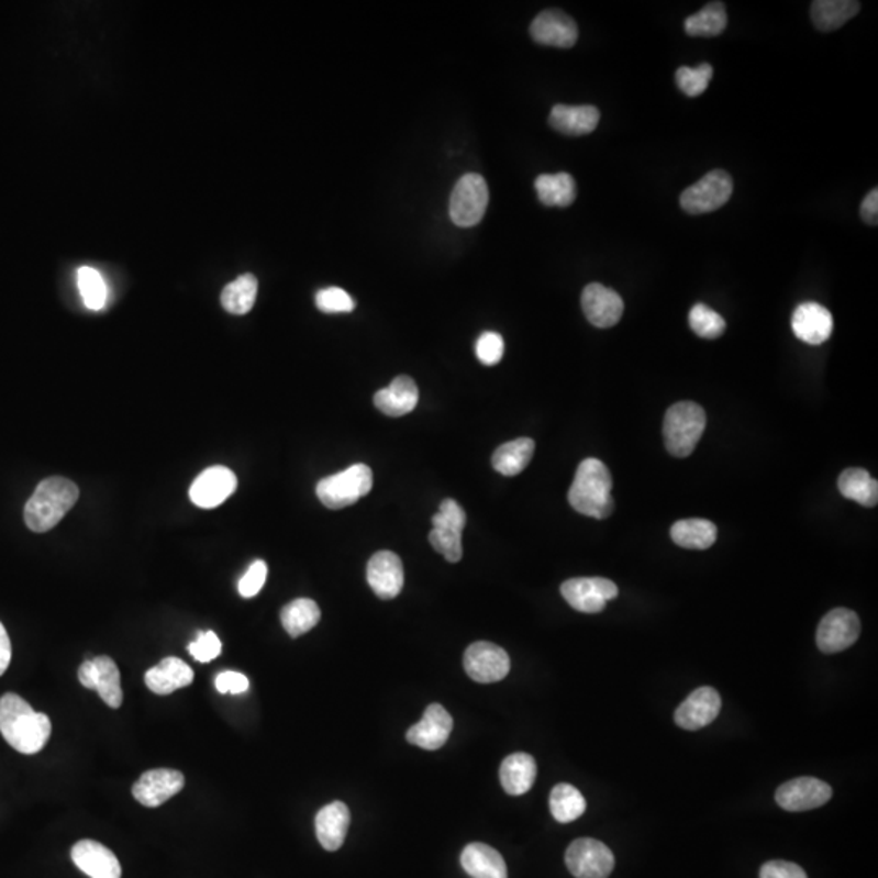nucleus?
Wrapping results in <instances>:
<instances>
[{"mask_svg": "<svg viewBox=\"0 0 878 878\" xmlns=\"http://www.w3.org/2000/svg\"><path fill=\"white\" fill-rule=\"evenodd\" d=\"M51 731V719L36 713L19 694L7 693L0 698V734L20 754H38L46 747Z\"/></svg>", "mask_w": 878, "mask_h": 878, "instance_id": "1", "label": "nucleus"}, {"mask_svg": "<svg viewBox=\"0 0 878 878\" xmlns=\"http://www.w3.org/2000/svg\"><path fill=\"white\" fill-rule=\"evenodd\" d=\"M612 487V476L602 460H582L568 491L569 504L582 516L607 520L613 513Z\"/></svg>", "mask_w": 878, "mask_h": 878, "instance_id": "2", "label": "nucleus"}, {"mask_svg": "<svg viewBox=\"0 0 878 878\" xmlns=\"http://www.w3.org/2000/svg\"><path fill=\"white\" fill-rule=\"evenodd\" d=\"M79 494V487L66 477H49L41 481L23 511L30 531L43 534L56 527L76 507Z\"/></svg>", "mask_w": 878, "mask_h": 878, "instance_id": "3", "label": "nucleus"}, {"mask_svg": "<svg viewBox=\"0 0 878 878\" xmlns=\"http://www.w3.org/2000/svg\"><path fill=\"white\" fill-rule=\"evenodd\" d=\"M707 429V413L694 402L676 403L667 410L664 419V441L667 451L676 457H687L693 453Z\"/></svg>", "mask_w": 878, "mask_h": 878, "instance_id": "4", "label": "nucleus"}, {"mask_svg": "<svg viewBox=\"0 0 878 878\" xmlns=\"http://www.w3.org/2000/svg\"><path fill=\"white\" fill-rule=\"evenodd\" d=\"M373 473L365 464H355L344 473L325 477L316 487L318 498L329 510L352 507L371 491Z\"/></svg>", "mask_w": 878, "mask_h": 878, "instance_id": "5", "label": "nucleus"}, {"mask_svg": "<svg viewBox=\"0 0 878 878\" xmlns=\"http://www.w3.org/2000/svg\"><path fill=\"white\" fill-rule=\"evenodd\" d=\"M488 200H490V192H488V185L484 176L477 175V173L463 176L454 186L453 195H451V220L460 229L479 225L487 212Z\"/></svg>", "mask_w": 878, "mask_h": 878, "instance_id": "6", "label": "nucleus"}, {"mask_svg": "<svg viewBox=\"0 0 878 878\" xmlns=\"http://www.w3.org/2000/svg\"><path fill=\"white\" fill-rule=\"evenodd\" d=\"M732 191L734 182L731 175L722 169H714L703 176L697 185L685 189L680 196V205L690 215H703L725 205L731 199Z\"/></svg>", "mask_w": 878, "mask_h": 878, "instance_id": "7", "label": "nucleus"}, {"mask_svg": "<svg viewBox=\"0 0 878 878\" xmlns=\"http://www.w3.org/2000/svg\"><path fill=\"white\" fill-rule=\"evenodd\" d=\"M566 867L576 878H609L615 867L612 851L598 840L573 841L566 849Z\"/></svg>", "mask_w": 878, "mask_h": 878, "instance_id": "8", "label": "nucleus"}, {"mask_svg": "<svg viewBox=\"0 0 878 878\" xmlns=\"http://www.w3.org/2000/svg\"><path fill=\"white\" fill-rule=\"evenodd\" d=\"M464 669L479 683H494L510 674L511 660L507 651L488 641L470 644L464 654Z\"/></svg>", "mask_w": 878, "mask_h": 878, "instance_id": "9", "label": "nucleus"}, {"mask_svg": "<svg viewBox=\"0 0 878 878\" xmlns=\"http://www.w3.org/2000/svg\"><path fill=\"white\" fill-rule=\"evenodd\" d=\"M563 598L582 613H599L605 609L609 600L616 599L619 588L615 582L605 578H573L563 582Z\"/></svg>", "mask_w": 878, "mask_h": 878, "instance_id": "10", "label": "nucleus"}, {"mask_svg": "<svg viewBox=\"0 0 878 878\" xmlns=\"http://www.w3.org/2000/svg\"><path fill=\"white\" fill-rule=\"evenodd\" d=\"M860 635L859 616L849 609L826 613L816 630V646L822 653L835 654L853 646Z\"/></svg>", "mask_w": 878, "mask_h": 878, "instance_id": "11", "label": "nucleus"}, {"mask_svg": "<svg viewBox=\"0 0 878 878\" xmlns=\"http://www.w3.org/2000/svg\"><path fill=\"white\" fill-rule=\"evenodd\" d=\"M79 680L88 690H97L108 707L118 710L122 704L121 673L111 657L100 656L85 660L79 669Z\"/></svg>", "mask_w": 878, "mask_h": 878, "instance_id": "12", "label": "nucleus"}, {"mask_svg": "<svg viewBox=\"0 0 878 878\" xmlns=\"http://www.w3.org/2000/svg\"><path fill=\"white\" fill-rule=\"evenodd\" d=\"M185 782V775L178 769H151L135 781L132 796L142 805L155 809L181 792Z\"/></svg>", "mask_w": 878, "mask_h": 878, "instance_id": "13", "label": "nucleus"}, {"mask_svg": "<svg viewBox=\"0 0 878 878\" xmlns=\"http://www.w3.org/2000/svg\"><path fill=\"white\" fill-rule=\"evenodd\" d=\"M833 791L825 781L816 778H796L776 791V802L788 812L819 809L832 799Z\"/></svg>", "mask_w": 878, "mask_h": 878, "instance_id": "14", "label": "nucleus"}, {"mask_svg": "<svg viewBox=\"0 0 878 878\" xmlns=\"http://www.w3.org/2000/svg\"><path fill=\"white\" fill-rule=\"evenodd\" d=\"M238 487L235 473L229 467L215 466L203 470L189 490L192 503L212 510L229 500Z\"/></svg>", "mask_w": 878, "mask_h": 878, "instance_id": "15", "label": "nucleus"}, {"mask_svg": "<svg viewBox=\"0 0 878 878\" xmlns=\"http://www.w3.org/2000/svg\"><path fill=\"white\" fill-rule=\"evenodd\" d=\"M581 307L588 321L600 329H609L619 324L623 316V310H625L622 297L600 284H591L585 288Z\"/></svg>", "mask_w": 878, "mask_h": 878, "instance_id": "16", "label": "nucleus"}, {"mask_svg": "<svg viewBox=\"0 0 878 878\" xmlns=\"http://www.w3.org/2000/svg\"><path fill=\"white\" fill-rule=\"evenodd\" d=\"M366 579L379 599L398 598L403 588L402 562L394 552H378L366 566Z\"/></svg>", "mask_w": 878, "mask_h": 878, "instance_id": "17", "label": "nucleus"}, {"mask_svg": "<svg viewBox=\"0 0 878 878\" xmlns=\"http://www.w3.org/2000/svg\"><path fill=\"white\" fill-rule=\"evenodd\" d=\"M453 725V718L441 704H430L422 721L412 725L405 737L409 744L423 751H440L449 738Z\"/></svg>", "mask_w": 878, "mask_h": 878, "instance_id": "18", "label": "nucleus"}, {"mask_svg": "<svg viewBox=\"0 0 878 878\" xmlns=\"http://www.w3.org/2000/svg\"><path fill=\"white\" fill-rule=\"evenodd\" d=\"M721 707V694L714 688H697L676 711V722L685 731H698L718 718Z\"/></svg>", "mask_w": 878, "mask_h": 878, "instance_id": "19", "label": "nucleus"}, {"mask_svg": "<svg viewBox=\"0 0 878 878\" xmlns=\"http://www.w3.org/2000/svg\"><path fill=\"white\" fill-rule=\"evenodd\" d=\"M531 36L544 46L573 47L578 41V25L562 10H544L532 22Z\"/></svg>", "mask_w": 878, "mask_h": 878, "instance_id": "20", "label": "nucleus"}, {"mask_svg": "<svg viewBox=\"0 0 878 878\" xmlns=\"http://www.w3.org/2000/svg\"><path fill=\"white\" fill-rule=\"evenodd\" d=\"M73 860L90 878H121V864L113 851L93 840H81L73 847Z\"/></svg>", "mask_w": 878, "mask_h": 878, "instance_id": "21", "label": "nucleus"}, {"mask_svg": "<svg viewBox=\"0 0 878 878\" xmlns=\"http://www.w3.org/2000/svg\"><path fill=\"white\" fill-rule=\"evenodd\" d=\"M792 331L799 341L809 345H822L832 337V313L819 303H802L792 314Z\"/></svg>", "mask_w": 878, "mask_h": 878, "instance_id": "22", "label": "nucleus"}, {"mask_svg": "<svg viewBox=\"0 0 878 878\" xmlns=\"http://www.w3.org/2000/svg\"><path fill=\"white\" fill-rule=\"evenodd\" d=\"M316 836L325 851H338L351 826V810L344 802H332L318 812Z\"/></svg>", "mask_w": 878, "mask_h": 878, "instance_id": "23", "label": "nucleus"}, {"mask_svg": "<svg viewBox=\"0 0 878 878\" xmlns=\"http://www.w3.org/2000/svg\"><path fill=\"white\" fill-rule=\"evenodd\" d=\"M376 409L381 410L388 416H402L413 412L419 403V388L415 381L409 376H398L388 388L376 392Z\"/></svg>", "mask_w": 878, "mask_h": 878, "instance_id": "24", "label": "nucleus"}, {"mask_svg": "<svg viewBox=\"0 0 878 878\" xmlns=\"http://www.w3.org/2000/svg\"><path fill=\"white\" fill-rule=\"evenodd\" d=\"M599 121L598 108L589 107V104L586 107L557 104L548 118V122L555 131H558L559 134L571 135V137L591 134L598 127Z\"/></svg>", "mask_w": 878, "mask_h": 878, "instance_id": "25", "label": "nucleus"}, {"mask_svg": "<svg viewBox=\"0 0 878 878\" xmlns=\"http://www.w3.org/2000/svg\"><path fill=\"white\" fill-rule=\"evenodd\" d=\"M195 680V673L185 660L166 657L145 674V683L157 694H169L179 688L188 687Z\"/></svg>", "mask_w": 878, "mask_h": 878, "instance_id": "26", "label": "nucleus"}, {"mask_svg": "<svg viewBox=\"0 0 878 878\" xmlns=\"http://www.w3.org/2000/svg\"><path fill=\"white\" fill-rule=\"evenodd\" d=\"M460 864L473 878H508L503 856L488 844L473 843L466 846L460 854Z\"/></svg>", "mask_w": 878, "mask_h": 878, "instance_id": "27", "label": "nucleus"}, {"mask_svg": "<svg viewBox=\"0 0 878 878\" xmlns=\"http://www.w3.org/2000/svg\"><path fill=\"white\" fill-rule=\"evenodd\" d=\"M537 778V763L529 754H513L504 758L500 768V781L510 796H522L531 791Z\"/></svg>", "mask_w": 878, "mask_h": 878, "instance_id": "28", "label": "nucleus"}, {"mask_svg": "<svg viewBox=\"0 0 878 878\" xmlns=\"http://www.w3.org/2000/svg\"><path fill=\"white\" fill-rule=\"evenodd\" d=\"M535 443L531 438H518L501 444L491 457L493 469L504 477L520 476L534 457Z\"/></svg>", "mask_w": 878, "mask_h": 878, "instance_id": "29", "label": "nucleus"}, {"mask_svg": "<svg viewBox=\"0 0 878 878\" xmlns=\"http://www.w3.org/2000/svg\"><path fill=\"white\" fill-rule=\"evenodd\" d=\"M670 537L688 551H707L718 538V527L708 520H681L670 529Z\"/></svg>", "mask_w": 878, "mask_h": 878, "instance_id": "30", "label": "nucleus"}, {"mask_svg": "<svg viewBox=\"0 0 878 878\" xmlns=\"http://www.w3.org/2000/svg\"><path fill=\"white\" fill-rule=\"evenodd\" d=\"M860 3L854 0H816L812 3V20L820 32H833L859 13Z\"/></svg>", "mask_w": 878, "mask_h": 878, "instance_id": "31", "label": "nucleus"}, {"mask_svg": "<svg viewBox=\"0 0 878 878\" xmlns=\"http://www.w3.org/2000/svg\"><path fill=\"white\" fill-rule=\"evenodd\" d=\"M281 625L291 638L304 635L320 623L321 610L314 600L297 599L287 603L280 613Z\"/></svg>", "mask_w": 878, "mask_h": 878, "instance_id": "32", "label": "nucleus"}, {"mask_svg": "<svg viewBox=\"0 0 878 878\" xmlns=\"http://www.w3.org/2000/svg\"><path fill=\"white\" fill-rule=\"evenodd\" d=\"M841 494L863 507H877L878 481L864 469H846L838 479Z\"/></svg>", "mask_w": 878, "mask_h": 878, "instance_id": "33", "label": "nucleus"}, {"mask_svg": "<svg viewBox=\"0 0 878 878\" xmlns=\"http://www.w3.org/2000/svg\"><path fill=\"white\" fill-rule=\"evenodd\" d=\"M538 200L548 207H568L576 199V182L568 173L541 175L535 179Z\"/></svg>", "mask_w": 878, "mask_h": 878, "instance_id": "34", "label": "nucleus"}, {"mask_svg": "<svg viewBox=\"0 0 878 878\" xmlns=\"http://www.w3.org/2000/svg\"><path fill=\"white\" fill-rule=\"evenodd\" d=\"M256 298L257 279L253 274H244V276H240L238 279L233 280L232 284L223 288L220 300H222V307L225 308V311L236 314V316H243V314L253 310Z\"/></svg>", "mask_w": 878, "mask_h": 878, "instance_id": "35", "label": "nucleus"}, {"mask_svg": "<svg viewBox=\"0 0 878 878\" xmlns=\"http://www.w3.org/2000/svg\"><path fill=\"white\" fill-rule=\"evenodd\" d=\"M727 26V12L724 3L711 2L707 7L685 20V32L690 36H719Z\"/></svg>", "mask_w": 878, "mask_h": 878, "instance_id": "36", "label": "nucleus"}, {"mask_svg": "<svg viewBox=\"0 0 878 878\" xmlns=\"http://www.w3.org/2000/svg\"><path fill=\"white\" fill-rule=\"evenodd\" d=\"M551 812L558 823H571L586 812V799L575 786H555L551 792Z\"/></svg>", "mask_w": 878, "mask_h": 878, "instance_id": "37", "label": "nucleus"}, {"mask_svg": "<svg viewBox=\"0 0 878 878\" xmlns=\"http://www.w3.org/2000/svg\"><path fill=\"white\" fill-rule=\"evenodd\" d=\"M77 280H79V290L85 307L88 310H101L107 303V284L101 274L91 267H80Z\"/></svg>", "mask_w": 878, "mask_h": 878, "instance_id": "38", "label": "nucleus"}, {"mask_svg": "<svg viewBox=\"0 0 878 878\" xmlns=\"http://www.w3.org/2000/svg\"><path fill=\"white\" fill-rule=\"evenodd\" d=\"M688 324L694 334L703 338H718L725 332L724 318L707 304L698 303L691 308Z\"/></svg>", "mask_w": 878, "mask_h": 878, "instance_id": "39", "label": "nucleus"}, {"mask_svg": "<svg viewBox=\"0 0 878 878\" xmlns=\"http://www.w3.org/2000/svg\"><path fill=\"white\" fill-rule=\"evenodd\" d=\"M713 73L711 64H701L697 69L680 67L676 73L677 85L687 97L697 98L707 91L708 85L713 79Z\"/></svg>", "mask_w": 878, "mask_h": 878, "instance_id": "40", "label": "nucleus"}, {"mask_svg": "<svg viewBox=\"0 0 878 878\" xmlns=\"http://www.w3.org/2000/svg\"><path fill=\"white\" fill-rule=\"evenodd\" d=\"M430 544L449 563L463 558V532L449 527H433L430 532Z\"/></svg>", "mask_w": 878, "mask_h": 878, "instance_id": "41", "label": "nucleus"}, {"mask_svg": "<svg viewBox=\"0 0 878 878\" xmlns=\"http://www.w3.org/2000/svg\"><path fill=\"white\" fill-rule=\"evenodd\" d=\"M316 307L322 313H352L355 310V301L352 300L347 291L338 287L324 288L318 291Z\"/></svg>", "mask_w": 878, "mask_h": 878, "instance_id": "42", "label": "nucleus"}, {"mask_svg": "<svg viewBox=\"0 0 878 878\" xmlns=\"http://www.w3.org/2000/svg\"><path fill=\"white\" fill-rule=\"evenodd\" d=\"M477 358L484 365H498L504 355V341L498 332H484L476 345Z\"/></svg>", "mask_w": 878, "mask_h": 878, "instance_id": "43", "label": "nucleus"}, {"mask_svg": "<svg viewBox=\"0 0 878 878\" xmlns=\"http://www.w3.org/2000/svg\"><path fill=\"white\" fill-rule=\"evenodd\" d=\"M267 565L263 559H257L247 569L246 575L240 579L238 591L243 598L251 599L259 594L266 585Z\"/></svg>", "mask_w": 878, "mask_h": 878, "instance_id": "44", "label": "nucleus"}, {"mask_svg": "<svg viewBox=\"0 0 878 878\" xmlns=\"http://www.w3.org/2000/svg\"><path fill=\"white\" fill-rule=\"evenodd\" d=\"M433 527L443 525V527L456 529V531L464 532L467 524L466 511L459 507V503L454 500H444L440 504V513L433 516Z\"/></svg>", "mask_w": 878, "mask_h": 878, "instance_id": "45", "label": "nucleus"}, {"mask_svg": "<svg viewBox=\"0 0 878 878\" xmlns=\"http://www.w3.org/2000/svg\"><path fill=\"white\" fill-rule=\"evenodd\" d=\"M189 653L198 663H210L222 653V641L213 632L199 633L198 640L189 644Z\"/></svg>", "mask_w": 878, "mask_h": 878, "instance_id": "46", "label": "nucleus"}, {"mask_svg": "<svg viewBox=\"0 0 878 878\" xmlns=\"http://www.w3.org/2000/svg\"><path fill=\"white\" fill-rule=\"evenodd\" d=\"M759 878H809L805 870L788 860H769L759 870Z\"/></svg>", "mask_w": 878, "mask_h": 878, "instance_id": "47", "label": "nucleus"}, {"mask_svg": "<svg viewBox=\"0 0 878 878\" xmlns=\"http://www.w3.org/2000/svg\"><path fill=\"white\" fill-rule=\"evenodd\" d=\"M215 687L216 690L223 694H240L247 691V688H249V680L240 673H222L215 679Z\"/></svg>", "mask_w": 878, "mask_h": 878, "instance_id": "48", "label": "nucleus"}, {"mask_svg": "<svg viewBox=\"0 0 878 878\" xmlns=\"http://www.w3.org/2000/svg\"><path fill=\"white\" fill-rule=\"evenodd\" d=\"M860 216L867 225H877L878 223V191L874 189L864 199L860 205Z\"/></svg>", "mask_w": 878, "mask_h": 878, "instance_id": "49", "label": "nucleus"}, {"mask_svg": "<svg viewBox=\"0 0 878 878\" xmlns=\"http://www.w3.org/2000/svg\"><path fill=\"white\" fill-rule=\"evenodd\" d=\"M10 659H12V644H10L7 630L0 623V676H3L5 670L9 669Z\"/></svg>", "mask_w": 878, "mask_h": 878, "instance_id": "50", "label": "nucleus"}]
</instances>
